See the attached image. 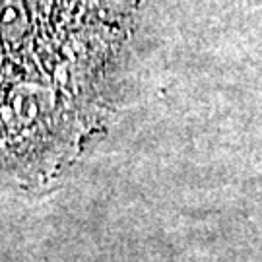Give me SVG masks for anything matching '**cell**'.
Here are the masks:
<instances>
[{"label":"cell","instance_id":"cell-1","mask_svg":"<svg viewBox=\"0 0 262 262\" xmlns=\"http://www.w3.org/2000/svg\"><path fill=\"white\" fill-rule=\"evenodd\" d=\"M136 0H0V165L64 158L97 117Z\"/></svg>","mask_w":262,"mask_h":262}]
</instances>
